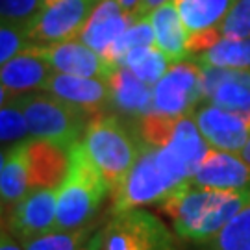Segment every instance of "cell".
I'll return each instance as SVG.
<instances>
[{
	"label": "cell",
	"instance_id": "cell-15",
	"mask_svg": "<svg viewBox=\"0 0 250 250\" xmlns=\"http://www.w3.org/2000/svg\"><path fill=\"white\" fill-rule=\"evenodd\" d=\"M45 91L65 100L71 106L80 107L91 117L102 115L107 109H111L109 87L106 80L100 78H83L54 71L46 82Z\"/></svg>",
	"mask_w": 250,
	"mask_h": 250
},
{
	"label": "cell",
	"instance_id": "cell-36",
	"mask_svg": "<svg viewBox=\"0 0 250 250\" xmlns=\"http://www.w3.org/2000/svg\"><path fill=\"white\" fill-rule=\"evenodd\" d=\"M54 2H58V0H41V11L45 8H48V6H52Z\"/></svg>",
	"mask_w": 250,
	"mask_h": 250
},
{
	"label": "cell",
	"instance_id": "cell-4",
	"mask_svg": "<svg viewBox=\"0 0 250 250\" xmlns=\"http://www.w3.org/2000/svg\"><path fill=\"white\" fill-rule=\"evenodd\" d=\"M26 117L32 139L48 141L71 150L83 139L93 117L83 109L67 104L65 100L54 97L52 93H26L13 95Z\"/></svg>",
	"mask_w": 250,
	"mask_h": 250
},
{
	"label": "cell",
	"instance_id": "cell-19",
	"mask_svg": "<svg viewBox=\"0 0 250 250\" xmlns=\"http://www.w3.org/2000/svg\"><path fill=\"white\" fill-rule=\"evenodd\" d=\"M154 37H156V46L167 56L170 63H178L188 60L189 52V34L182 17L176 8V2L170 0L161 4L160 8L152 9L148 13Z\"/></svg>",
	"mask_w": 250,
	"mask_h": 250
},
{
	"label": "cell",
	"instance_id": "cell-23",
	"mask_svg": "<svg viewBox=\"0 0 250 250\" xmlns=\"http://www.w3.org/2000/svg\"><path fill=\"white\" fill-rule=\"evenodd\" d=\"M169 63L170 62L167 60V56L161 52L156 45H152L139 46V48L130 50L121 60L119 65L130 69L135 76H139L141 80L154 87L165 76V72L169 71Z\"/></svg>",
	"mask_w": 250,
	"mask_h": 250
},
{
	"label": "cell",
	"instance_id": "cell-27",
	"mask_svg": "<svg viewBox=\"0 0 250 250\" xmlns=\"http://www.w3.org/2000/svg\"><path fill=\"white\" fill-rule=\"evenodd\" d=\"M100 226L95 223L72 232H52L24 245V250H74L87 243Z\"/></svg>",
	"mask_w": 250,
	"mask_h": 250
},
{
	"label": "cell",
	"instance_id": "cell-22",
	"mask_svg": "<svg viewBox=\"0 0 250 250\" xmlns=\"http://www.w3.org/2000/svg\"><path fill=\"white\" fill-rule=\"evenodd\" d=\"M195 62H198L202 67L250 71V37H221L213 46L197 54Z\"/></svg>",
	"mask_w": 250,
	"mask_h": 250
},
{
	"label": "cell",
	"instance_id": "cell-33",
	"mask_svg": "<svg viewBox=\"0 0 250 250\" xmlns=\"http://www.w3.org/2000/svg\"><path fill=\"white\" fill-rule=\"evenodd\" d=\"M165 2H170V0H141V4H139V8L135 9V17H145V15H148L152 9L160 8L161 4H165Z\"/></svg>",
	"mask_w": 250,
	"mask_h": 250
},
{
	"label": "cell",
	"instance_id": "cell-10",
	"mask_svg": "<svg viewBox=\"0 0 250 250\" xmlns=\"http://www.w3.org/2000/svg\"><path fill=\"white\" fill-rule=\"evenodd\" d=\"M202 102L228 109L250 125V71L202 67Z\"/></svg>",
	"mask_w": 250,
	"mask_h": 250
},
{
	"label": "cell",
	"instance_id": "cell-29",
	"mask_svg": "<svg viewBox=\"0 0 250 250\" xmlns=\"http://www.w3.org/2000/svg\"><path fill=\"white\" fill-rule=\"evenodd\" d=\"M32 43L28 39V30L24 26L2 22L0 28V63H8L15 56L30 48Z\"/></svg>",
	"mask_w": 250,
	"mask_h": 250
},
{
	"label": "cell",
	"instance_id": "cell-5",
	"mask_svg": "<svg viewBox=\"0 0 250 250\" xmlns=\"http://www.w3.org/2000/svg\"><path fill=\"white\" fill-rule=\"evenodd\" d=\"M111 215L102 250H180L174 233L150 211L134 208Z\"/></svg>",
	"mask_w": 250,
	"mask_h": 250
},
{
	"label": "cell",
	"instance_id": "cell-17",
	"mask_svg": "<svg viewBox=\"0 0 250 250\" xmlns=\"http://www.w3.org/2000/svg\"><path fill=\"white\" fill-rule=\"evenodd\" d=\"M28 189L60 188L69 170L71 150L60 145L30 139L26 141Z\"/></svg>",
	"mask_w": 250,
	"mask_h": 250
},
{
	"label": "cell",
	"instance_id": "cell-20",
	"mask_svg": "<svg viewBox=\"0 0 250 250\" xmlns=\"http://www.w3.org/2000/svg\"><path fill=\"white\" fill-rule=\"evenodd\" d=\"M28 191L26 143L11 145L2 150L0 160V200L2 213L8 215Z\"/></svg>",
	"mask_w": 250,
	"mask_h": 250
},
{
	"label": "cell",
	"instance_id": "cell-13",
	"mask_svg": "<svg viewBox=\"0 0 250 250\" xmlns=\"http://www.w3.org/2000/svg\"><path fill=\"white\" fill-rule=\"evenodd\" d=\"M111 99V111L126 121H139L148 113H154L152 85L135 76L123 65H111L106 78Z\"/></svg>",
	"mask_w": 250,
	"mask_h": 250
},
{
	"label": "cell",
	"instance_id": "cell-21",
	"mask_svg": "<svg viewBox=\"0 0 250 250\" xmlns=\"http://www.w3.org/2000/svg\"><path fill=\"white\" fill-rule=\"evenodd\" d=\"M189 37L221 28L237 0H174Z\"/></svg>",
	"mask_w": 250,
	"mask_h": 250
},
{
	"label": "cell",
	"instance_id": "cell-16",
	"mask_svg": "<svg viewBox=\"0 0 250 250\" xmlns=\"http://www.w3.org/2000/svg\"><path fill=\"white\" fill-rule=\"evenodd\" d=\"M135 19L139 17L125 11L119 0H102L93 11L87 24L83 26L78 39L104 58L109 46L134 24Z\"/></svg>",
	"mask_w": 250,
	"mask_h": 250
},
{
	"label": "cell",
	"instance_id": "cell-26",
	"mask_svg": "<svg viewBox=\"0 0 250 250\" xmlns=\"http://www.w3.org/2000/svg\"><path fill=\"white\" fill-rule=\"evenodd\" d=\"M152 45H156V37H154L150 19H148V15H145V17L135 19L134 24L128 28L113 45L109 46V50L106 52L104 60L109 65H119L121 60L130 50L139 48V46H152Z\"/></svg>",
	"mask_w": 250,
	"mask_h": 250
},
{
	"label": "cell",
	"instance_id": "cell-28",
	"mask_svg": "<svg viewBox=\"0 0 250 250\" xmlns=\"http://www.w3.org/2000/svg\"><path fill=\"white\" fill-rule=\"evenodd\" d=\"M39 13H41V0H0L2 22L24 26L28 30Z\"/></svg>",
	"mask_w": 250,
	"mask_h": 250
},
{
	"label": "cell",
	"instance_id": "cell-35",
	"mask_svg": "<svg viewBox=\"0 0 250 250\" xmlns=\"http://www.w3.org/2000/svg\"><path fill=\"white\" fill-rule=\"evenodd\" d=\"M239 156H241L243 160H245V161H247V163L250 165V139L247 141V145L243 146V150L239 152Z\"/></svg>",
	"mask_w": 250,
	"mask_h": 250
},
{
	"label": "cell",
	"instance_id": "cell-1",
	"mask_svg": "<svg viewBox=\"0 0 250 250\" xmlns=\"http://www.w3.org/2000/svg\"><path fill=\"white\" fill-rule=\"evenodd\" d=\"M247 204L250 189H204L182 186L160 204L172 221L174 233L191 243H204L219 233Z\"/></svg>",
	"mask_w": 250,
	"mask_h": 250
},
{
	"label": "cell",
	"instance_id": "cell-14",
	"mask_svg": "<svg viewBox=\"0 0 250 250\" xmlns=\"http://www.w3.org/2000/svg\"><path fill=\"white\" fill-rule=\"evenodd\" d=\"M188 186L204 189H250V165L235 152L211 148Z\"/></svg>",
	"mask_w": 250,
	"mask_h": 250
},
{
	"label": "cell",
	"instance_id": "cell-3",
	"mask_svg": "<svg viewBox=\"0 0 250 250\" xmlns=\"http://www.w3.org/2000/svg\"><path fill=\"white\" fill-rule=\"evenodd\" d=\"M107 195L106 180L93 165L80 141L71 148L69 170L58 188L54 232H72L95 223L93 219Z\"/></svg>",
	"mask_w": 250,
	"mask_h": 250
},
{
	"label": "cell",
	"instance_id": "cell-25",
	"mask_svg": "<svg viewBox=\"0 0 250 250\" xmlns=\"http://www.w3.org/2000/svg\"><path fill=\"white\" fill-rule=\"evenodd\" d=\"M0 139L2 145H19L32 139L26 117L15 97H0Z\"/></svg>",
	"mask_w": 250,
	"mask_h": 250
},
{
	"label": "cell",
	"instance_id": "cell-9",
	"mask_svg": "<svg viewBox=\"0 0 250 250\" xmlns=\"http://www.w3.org/2000/svg\"><path fill=\"white\" fill-rule=\"evenodd\" d=\"M58 211V188L34 189L28 191L24 198L19 202L8 215H4L2 223L9 233L22 247L41 235L54 232Z\"/></svg>",
	"mask_w": 250,
	"mask_h": 250
},
{
	"label": "cell",
	"instance_id": "cell-6",
	"mask_svg": "<svg viewBox=\"0 0 250 250\" xmlns=\"http://www.w3.org/2000/svg\"><path fill=\"white\" fill-rule=\"evenodd\" d=\"M176 191V186L161 169L158 152L150 145H143L141 154L123 182L121 189L113 195L111 213L134 209L141 206H160Z\"/></svg>",
	"mask_w": 250,
	"mask_h": 250
},
{
	"label": "cell",
	"instance_id": "cell-30",
	"mask_svg": "<svg viewBox=\"0 0 250 250\" xmlns=\"http://www.w3.org/2000/svg\"><path fill=\"white\" fill-rule=\"evenodd\" d=\"M223 37H250V0H237L221 24Z\"/></svg>",
	"mask_w": 250,
	"mask_h": 250
},
{
	"label": "cell",
	"instance_id": "cell-12",
	"mask_svg": "<svg viewBox=\"0 0 250 250\" xmlns=\"http://www.w3.org/2000/svg\"><path fill=\"white\" fill-rule=\"evenodd\" d=\"M28 50L50 63L56 72L63 74L106 80L111 71V65L99 52L76 39L58 45H32Z\"/></svg>",
	"mask_w": 250,
	"mask_h": 250
},
{
	"label": "cell",
	"instance_id": "cell-24",
	"mask_svg": "<svg viewBox=\"0 0 250 250\" xmlns=\"http://www.w3.org/2000/svg\"><path fill=\"white\" fill-rule=\"evenodd\" d=\"M198 250H250V204L211 239L198 243Z\"/></svg>",
	"mask_w": 250,
	"mask_h": 250
},
{
	"label": "cell",
	"instance_id": "cell-2",
	"mask_svg": "<svg viewBox=\"0 0 250 250\" xmlns=\"http://www.w3.org/2000/svg\"><path fill=\"white\" fill-rule=\"evenodd\" d=\"M82 146L104 176L109 193L115 195L135 165L143 143L132 121L117 113H102L93 117Z\"/></svg>",
	"mask_w": 250,
	"mask_h": 250
},
{
	"label": "cell",
	"instance_id": "cell-8",
	"mask_svg": "<svg viewBox=\"0 0 250 250\" xmlns=\"http://www.w3.org/2000/svg\"><path fill=\"white\" fill-rule=\"evenodd\" d=\"M102 0H58L45 8L28 28L32 45H58L74 41Z\"/></svg>",
	"mask_w": 250,
	"mask_h": 250
},
{
	"label": "cell",
	"instance_id": "cell-7",
	"mask_svg": "<svg viewBox=\"0 0 250 250\" xmlns=\"http://www.w3.org/2000/svg\"><path fill=\"white\" fill-rule=\"evenodd\" d=\"M154 113L184 117L202 102V65L195 60L172 63L154 87Z\"/></svg>",
	"mask_w": 250,
	"mask_h": 250
},
{
	"label": "cell",
	"instance_id": "cell-34",
	"mask_svg": "<svg viewBox=\"0 0 250 250\" xmlns=\"http://www.w3.org/2000/svg\"><path fill=\"white\" fill-rule=\"evenodd\" d=\"M119 4H121V8L128 11V13H135V9L139 8V4H141V0H119Z\"/></svg>",
	"mask_w": 250,
	"mask_h": 250
},
{
	"label": "cell",
	"instance_id": "cell-18",
	"mask_svg": "<svg viewBox=\"0 0 250 250\" xmlns=\"http://www.w3.org/2000/svg\"><path fill=\"white\" fill-rule=\"evenodd\" d=\"M52 72L54 69L50 67V63L26 48L22 54L2 65L0 95L13 97L34 91H45L46 82L52 76Z\"/></svg>",
	"mask_w": 250,
	"mask_h": 250
},
{
	"label": "cell",
	"instance_id": "cell-11",
	"mask_svg": "<svg viewBox=\"0 0 250 250\" xmlns=\"http://www.w3.org/2000/svg\"><path fill=\"white\" fill-rule=\"evenodd\" d=\"M193 119L208 145L217 150L239 154L250 139V125L243 117L211 102H200L193 111Z\"/></svg>",
	"mask_w": 250,
	"mask_h": 250
},
{
	"label": "cell",
	"instance_id": "cell-31",
	"mask_svg": "<svg viewBox=\"0 0 250 250\" xmlns=\"http://www.w3.org/2000/svg\"><path fill=\"white\" fill-rule=\"evenodd\" d=\"M104 233H106V226H100L89 241L83 243L82 247H78V249L74 250H102L104 249Z\"/></svg>",
	"mask_w": 250,
	"mask_h": 250
},
{
	"label": "cell",
	"instance_id": "cell-32",
	"mask_svg": "<svg viewBox=\"0 0 250 250\" xmlns=\"http://www.w3.org/2000/svg\"><path fill=\"white\" fill-rule=\"evenodd\" d=\"M0 250H24V247H21V243L9 233L8 228L2 226V235H0Z\"/></svg>",
	"mask_w": 250,
	"mask_h": 250
}]
</instances>
